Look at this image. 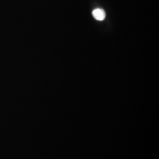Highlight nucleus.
<instances>
[{
  "label": "nucleus",
  "instance_id": "obj_1",
  "mask_svg": "<svg viewBox=\"0 0 159 159\" xmlns=\"http://www.w3.org/2000/svg\"><path fill=\"white\" fill-rule=\"evenodd\" d=\"M92 14L94 18L98 21H102L106 18L105 11L101 8H97L92 12Z\"/></svg>",
  "mask_w": 159,
  "mask_h": 159
}]
</instances>
